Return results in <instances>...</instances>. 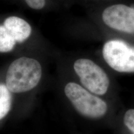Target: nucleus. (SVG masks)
Returning <instances> with one entry per match:
<instances>
[{
    "mask_svg": "<svg viewBox=\"0 0 134 134\" xmlns=\"http://www.w3.org/2000/svg\"><path fill=\"white\" fill-rule=\"evenodd\" d=\"M103 21L112 29L122 32L134 34V8L125 4L112 5L102 14Z\"/></svg>",
    "mask_w": 134,
    "mask_h": 134,
    "instance_id": "39448f33",
    "label": "nucleus"
},
{
    "mask_svg": "<svg viewBox=\"0 0 134 134\" xmlns=\"http://www.w3.org/2000/svg\"><path fill=\"white\" fill-rule=\"evenodd\" d=\"M124 122L127 128L134 134V109L127 110L124 117Z\"/></svg>",
    "mask_w": 134,
    "mask_h": 134,
    "instance_id": "1a4fd4ad",
    "label": "nucleus"
},
{
    "mask_svg": "<svg viewBox=\"0 0 134 134\" xmlns=\"http://www.w3.org/2000/svg\"><path fill=\"white\" fill-rule=\"evenodd\" d=\"M16 41L10 34L3 25L0 26V52L1 53L11 51L16 45Z\"/></svg>",
    "mask_w": 134,
    "mask_h": 134,
    "instance_id": "6e6552de",
    "label": "nucleus"
},
{
    "mask_svg": "<svg viewBox=\"0 0 134 134\" xmlns=\"http://www.w3.org/2000/svg\"><path fill=\"white\" fill-rule=\"evenodd\" d=\"M65 93L78 113L90 118H100L108 110V105L103 99L92 94L75 83L65 86Z\"/></svg>",
    "mask_w": 134,
    "mask_h": 134,
    "instance_id": "f03ea898",
    "label": "nucleus"
},
{
    "mask_svg": "<svg viewBox=\"0 0 134 134\" xmlns=\"http://www.w3.org/2000/svg\"><path fill=\"white\" fill-rule=\"evenodd\" d=\"M27 4L34 9H41L44 7L46 0H26Z\"/></svg>",
    "mask_w": 134,
    "mask_h": 134,
    "instance_id": "9d476101",
    "label": "nucleus"
},
{
    "mask_svg": "<svg viewBox=\"0 0 134 134\" xmlns=\"http://www.w3.org/2000/svg\"><path fill=\"white\" fill-rule=\"evenodd\" d=\"M82 85L95 94L103 95L108 91L109 80L99 66L89 59H78L73 66Z\"/></svg>",
    "mask_w": 134,
    "mask_h": 134,
    "instance_id": "7ed1b4c3",
    "label": "nucleus"
},
{
    "mask_svg": "<svg viewBox=\"0 0 134 134\" xmlns=\"http://www.w3.org/2000/svg\"><path fill=\"white\" fill-rule=\"evenodd\" d=\"M3 26L16 42L20 43L27 39L31 34V27L29 23L16 16L8 18L4 21Z\"/></svg>",
    "mask_w": 134,
    "mask_h": 134,
    "instance_id": "423d86ee",
    "label": "nucleus"
},
{
    "mask_svg": "<svg viewBox=\"0 0 134 134\" xmlns=\"http://www.w3.org/2000/svg\"><path fill=\"white\" fill-rule=\"evenodd\" d=\"M103 55L113 70L120 73H134V46L121 40H110L104 45Z\"/></svg>",
    "mask_w": 134,
    "mask_h": 134,
    "instance_id": "20e7f679",
    "label": "nucleus"
},
{
    "mask_svg": "<svg viewBox=\"0 0 134 134\" xmlns=\"http://www.w3.org/2000/svg\"><path fill=\"white\" fill-rule=\"evenodd\" d=\"M12 95L6 85L1 83L0 85V119L6 116L11 109Z\"/></svg>",
    "mask_w": 134,
    "mask_h": 134,
    "instance_id": "0eeeda50",
    "label": "nucleus"
},
{
    "mask_svg": "<svg viewBox=\"0 0 134 134\" xmlns=\"http://www.w3.org/2000/svg\"><path fill=\"white\" fill-rule=\"evenodd\" d=\"M42 67L34 58L21 57L10 65L6 76V85L12 93L30 91L39 83Z\"/></svg>",
    "mask_w": 134,
    "mask_h": 134,
    "instance_id": "f257e3e1",
    "label": "nucleus"
}]
</instances>
